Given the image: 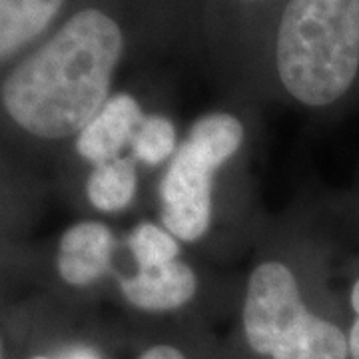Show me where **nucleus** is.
<instances>
[{
  "label": "nucleus",
  "instance_id": "1",
  "mask_svg": "<svg viewBox=\"0 0 359 359\" xmlns=\"http://www.w3.org/2000/svg\"><path fill=\"white\" fill-rule=\"evenodd\" d=\"M124 50L126 32L118 18L98 6L82 8L8 74L2 106L32 136L80 134L110 98Z\"/></svg>",
  "mask_w": 359,
  "mask_h": 359
},
{
  "label": "nucleus",
  "instance_id": "2",
  "mask_svg": "<svg viewBox=\"0 0 359 359\" xmlns=\"http://www.w3.org/2000/svg\"><path fill=\"white\" fill-rule=\"evenodd\" d=\"M273 62L297 102L321 108L344 98L359 74V0H287Z\"/></svg>",
  "mask_w": 359,
  "mask_h": 359
},
{
  "label": "nucleus",
  "instance_id": "3",
  "mask_svg": "<svg viewBox=\"0 0 359 359\" xmlns=\"http://www.w3.org/2000/svg\"><path fill=\"white\" fill-rule=\"evenodd\" d=\"M250 347L273 359H347L346 334L313 316L299 294L292 269L264 262L250 278L244 302Z\"/></svg>",
  "mask_w": 359,
  "mask_h": 359
},
{
  "label": "nucleus",
  "instance_id": "4",
  "mask_svg": "<svg viewBox=\"0 0 359 359\" xmlns=\"http://www.w3.org/2000/svg\"><path fill=\"white\" fill-rule=\"evenodd\" d=\"M244 126L236 116L214 112L194 122L160 186L162 222L184 242H196L212 222L214 172L238 152Z\"/></svg>",
  "mask_w": 359,
  "mask_h": 359
},
{
  "label": "nucleus",
  "instance_id": "5",
  "mask_svg": "<svg viewBox=\"0 0 359 359\" xmlns=\"http://www.w3.org/2000/svg\"><path fill=\"white\" fill-rule=\"evenodd\" d=\"M142 122L144 114L138 100L132 94L118 92L110 96L98 114L80 130L76 138L78 154L96 166L116 160L118 154L132 144Z\"/></svg>",
  "mask_w": 359,
  "mask_h": 359
},
{
  "label": "nucleus",
  "instance_id": "6",
  "mask_svg": "<svg viewBox=\"0 0 359 359\" xmlns=\"http://www.w3.org/2000/svg\"><path fill=\"white\" fill-rule=\"evenodd\" d=\"M114 238L100 222H80L68 228L58 248V273L70 285H90L110 268Z\"/></svg>",
  "mask_w": 359,
  "mask_h": 359
},
{
  "label": "nucleus",
  "instance_id": "7",
  "mask_svg": "<svg viewBox=\"0 0 359 359\" xmlns=\"http://www.w3.org/2000/svg\"><path fill=\"white\" fill-rule=\"evenodd\" d=\"M198 280L184 262H170L158 268L138 269L136 276L122 280V294L132 306L146 311H170L182 308L196 295Z\"/></svg>",
  "mask_w": 359,
  "mask_h": 359
},
{
  "label": "nucleus",
  "instance_id": "8",
  "mask_svg": "<svg viewBox=\"0 0 359 359\" xmlns=\"http://www.w3.org/2000/svg\"><path fill=\"white\" fill-rule=\"evenodd\" d=\"M62 6L65 0H0V62L40 36Z\"/></svg>",
  "mask_w": 359,
  "mask_h": 359
},
{
  "label": "nucleus",
  "instance_id": "9",
  "mask_svg": "<svg viewBox=\"0 0 359 359\" xmlns=\"http://www.w3.org/2000/svg\"><path fill=\"white\" fill-rule=\"evenodd\" d=\"M136 168L128 158H116L94 166L86 184L90 204L100 212H120L134 200Z\"/></svg>",
  "mask_w": 359,
  "mask_h": 359
},
{
  "label": "nucleus",
  "instance_id": "10",
  "mask_svg": "<svg viewBox=\"0 0 359 359\" xmlns=\"http://www.w3.org/2000/svg\"><path fill=\"white\" fill-rule=\"evenodd\" d=\"M130 250L136 257L138 269L164 266L174 262L180 254L178 240L150 222L136 226V230L130 233Z\"/></svg>",
  "mask_w": 359,
  "mask_h": 359
},
{
  "label": "nucleus",
  "instance_id": "11",
  "mask_svg": "<svg viewBox=\"0 0 359 359\" xmlns=\"http://www.w3.org/2000/svg\"><path fill=\"white\" fill-rule=\"evenodd\" d=\"M130 146L134 158H138L144 164H162L176 148L174 124L164 116H148L144 118L140 128L136 130Z\"/></svg>",
  "mask_w": 359,
  "mask_h": 359
},
{
  "label": "nucleus",
  "instance_id": "12",
  "mask_svg": "<svg viewBox=\"0 0 359 359\" xmlns=\"http://www.w3.org/2000/svg\"><path fill=\"white\" fill-rule=\"evenodd\" d=\"M351 308L355 311V321L351 325V332H349V358L359 359V280L353 283V290H351Z\"/></svg>",
  "mask_w": 359,
  "mask_h": 359
},
{
  "label": "nucleus",
  "instance_id": "13",
  "mask_svg": "<svg viewBox=\"0 0 359 359\" xmlns=\"http://www.w3.org/2000/svg\"><path fill=\"white\" fill-rule=\"evenodd\" d=\"M140 359H186L184 353L178 351L176 347L172 346H154L150 347L148 351H144Z\"/></svg>",
  "mask_w": 359,
  "mask_h": 359
},
{
  "label": "nucleus",
  "instance_id": "14",
  "mask_svg": "<svg viewBox=\"0 0 359 359\" xmlns=\"http://www.w3.org/2000/svg\"><path fill=\"white\" fill-rule=\"evenodd\" d=\"M34 359H48V358H34ZM66 359H100L92 349H86V347H78V349H72Z\"/></svg>",
  "mask_w": 359,
  "mask_h": 359
},
{
  "label": "nucleus",
  "instance_id": "15",
  "mask_svg": "<svg viewBox=\"0 0 359 359\" xmlns=\"http://www.w3.org/2000/svg\"><path fill=\"white\" fill-rule=\"evenodd\" d=\"M240 2H268V0H240Z\"/></svg>",
  "mask_w": 359,
  "mask_h": 359
},
{
  "label": "nucleus",
  "instance_id": "16",
  "mask_svg": "<svg viewBox=\"0 0 359 359\" xmlns=\"http://www.w3.org/2000/svg\"><path fill=\"white\" fill-rule=\"evenodd\" d=\"M0 359H2V344H0Z\"/></svg>",
  "mask_w": 359,
  "mask_h": 359
}]
</instances>
